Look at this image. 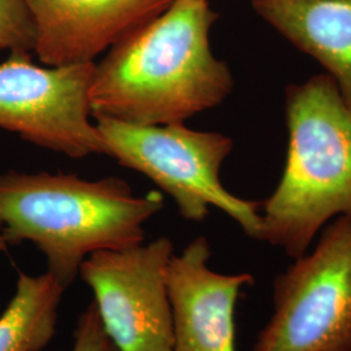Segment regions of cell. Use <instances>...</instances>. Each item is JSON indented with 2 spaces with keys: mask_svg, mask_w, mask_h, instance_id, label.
Instances as JSON below:
<instances>
[{
  "mask_svg": "<svg viewBox=\"0 0 351 351\" xmlns=\"http://www.w3.org/2000/svg\"><path fill=\"white\" fill-rule=\"evenodd\" d=\"M287 163L261 203V241L297 259L330 219H351V110L322 73L287 88Z\"/></svg>",
  "mask_w": 351,
  "mask_h": 351,
  "instance_id": "3957f363",
  "label": "cell"
},
{
  "mask_svg": "<svg viewBox=\"0 0 351 351\" xmlns=\"http://www.w3.org/2000/svg\"><path fill=\"white\" fill-rule=\"evenodd\" d=\"M175 0H26L43 65L94 63L95 58Z\"/></svg>",
  "mask_w": 351,
  "mask_h": 351,
  "instance_id": "9c48e42d",
  "label": "cell"
},
{
  "mask_svg": "<svg viewBox=\"0 0 351 351\" xmlns=\"http://www.w3.org/2000/svg\"><path fill=\"white\" fill-rule=\"evenodd\" d=\"M72 351H120L106 333L94 302L78 317Z\"/></svg>",
  "mask_w": 351,
  "mask_h": 351,
  "instance_id": "4fadbf2b",
  "label": "cell"
},
{
  "mask_svg": "<svg viewBox=\"0 0 351 351\" xmlns=\"http://www.w3.org/2000/svg\"><path fill=\"white\" fill-rule=\"evenodd\" d=\"M106 155L146 176L168 194L180 215L203 221L216 207L239 223L246 236L261 239V203L228 191L220 168L233 150V139L217 132L194 130L184 123L136 125L95 119Z\"/></svg>",
  "mask_w": 351,
  "mask_h": 351,
  "instance_id": "277c9868",
  "label": "cell"
},
{
  "mask_svg": "<svg viewBox=\"0 0 351 351\" xmlns=\"http://www.w3.org/2000/svg\"><path fill=\"white\" fill-rule=\"evenodd\" d=\"M254 11L326 71L351 110V0H252Z\"/></svg>",
  "mask_w": 351,
  "mask_h": 351,
  "instance_id": "30bf717a",
  "label": "cell"
},
{
  "mask_svg": "<svg viewBox=\"0 0 351 351\" xmlns=\"http://www.w3.org/2000/svg\"><path fill=\"white\" fill-rule=\"evenodd\" d=\"M173 243L159 237L124 250L98 251L78 276L93 290L101 324L120 351H173L168 268Z\"/></svg>",
  "mask_w": 351,
  "mask_h": 351,
  "instance_id": "52a82bcc",
  "label": "cell"
},
{
  "mask_svg": "<svg viewBox=\"0 0 351 351\" xmlns=\"http://www.w3.org/2000/svg\"><path fill=\"white\" fill-rule=\"evenodd\" d=\"M216 19L207 0H175L117 42L94 66L93 117L164 125L185 123L226 101L234 81L211 50Z\"/></svg>",
  "mask_w": 351,
  "mask_h": 351,
  "instance_id": "6da1fadb",
  "label": "cell"
},
{
  "mask_svg": "<svg viewBox=\"0 0 351 351\" xmlns=\"http://www.w3.org/2000/svg\"><path fill=\"white\" fill-rule=\"evenodd\" d=\"M206 237L173 255L168 268L173 351H237L236 303L239 291L254 282L250 274L223 275L208 265Z\"/></svg>",
  "mask_w": 351,
  "mask_h": 351,
  "instance_id": "ba28073f",
  "label": "cell"
},
{
  "mask_svg": "<svg viewBox=\"0 0 351 351\" xmlns=\"http://www.w3.org/2000/svg\"><path fill=\"white\" fill-rule=\"evenodd\" d=\"M252 351H351V219L323 228L274 285V314Z\"/></svg>",
  "mask_w": 351,
  "mask_h": 351,
  "instance_id": "5b68a950",
  "label": "cell"
},
{
  "mask_svg": "<svg viewBox=\"0 0 351 351\" xmlns=\"http://www.w3.org/2000/svg\"><path fill=\"white\" fill-rule=\"evenodd\" d=\"M163 206L160 193L138 197L119 177L7 172L0 175V247L32 242L66 290L94 252L142 245L145 224Z\"/></svg>",
  "mask_w": 351,
  "mask_h": 351,
  "instance_id": "7a4b0ae2",
  "label": "cell"
},
{
  "mask_svg": "<svg viewBox=\"0 0 351 351\" xmlns=\"http://www.w3.org/2000/svg\"><path fill=\"white\" fill-rule=\"evenodd\" d=\"M94 66H40L30 52H10L0 64V129L75 159L106 155L88 101Z\"/></svg>",
  "mask_w": 351,
  "mask_h": 351,
  "instance_id": "8992f818",
  "label": "cell"
},
{
  "mask_svg": "<svg viewBox=\"0 0 351 351\" xmlns=\"http://www.w3.org/2000/svg\"><path fill=\"white\" fill-rule=\"evenodd\" d=\"M36 29L26 0H0V51L34 52Z\"/></svg>",
  "mask_w": 351,
  "mask_h": 351,
  "instance_id": "7c38bea8",
  "label": "cell"
},
{
  "mask_svg": "<svg viewBox=\"0 0 351 351\" xmlns=\"http://www.w3.org/2000/svg\"><path fill=\"white\" fill-rule=\"evenodd\" d=\"M65 289L47 272H20L12 300L0 315V351H42L56 333Z\"/></svg>",
  "mask_w": 351,
  "mask_h": 351,
  "instance_id": "8fae6325",
  "label": "cell"
},
{
  "mask_svg": "<svg viewBox=\"0 0 351 351\" xmlns=\"http://www.w3.org/2000/svg\"><path fill=\"white\" fill-rule=\"evenodd\" d=\"M1 226H3V224H1V217H0V232H1ZM0 250H1V247H0Z\"/></svg>",
  "mask_w": 351,
  "mask_h": 351,
  "instance_id": "5bb4252c",
  "label": "cell"
}]
</instances>
